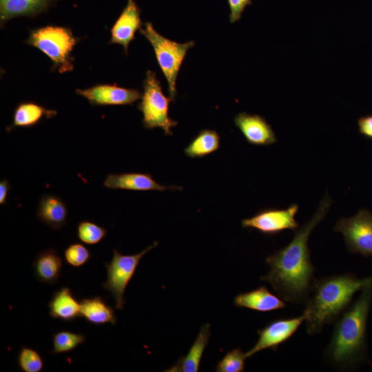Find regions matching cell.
I'll return each instance as SVG.
<instances>
[{"instance_id":"484cf974","label":"cell","mask_w":372,"mask_h":372,"mask_svg":"<svg viewBox=\"0 0 372 372\" xmlns=\"http://www.w3.org/2000/svg\"><path fill=\"white\" fill-rule=\"evenodd\" d=\"M19 368L23 372H41L44 363L38 351L30 347H23L17 357Z\"/></svg>"},{"instance_id":"e0dca14e","label":"cell","mask_w":372,"mask_h":372,"mask_svg":"<svg viewBox=\"0 0 372 372\" xmlns=\"http://www.w3.org/2000/svg\"><path fill=\"white\" fill-rule=\"evenodd\" d=\"M68 215V207L60 197L45 194L40 199L37 216L54 230L59 229L66 224Z\"/></svg>"},{"instance_id":"4dcf8cb0","label":"cell","mask_w":372,"mask_h":372,"mask_svg":"<svg viewBox=\"0 0 372 372\" xmlns=\"http://www.w3.org/2000/svg\"><path fill=\"white\" fill-rule=\"evenodd\" d=\"M10 185L8 180L2 179L0 181V205H5L7 202L8 194Z\"/></svg>"},{"instance_id":"cb8c5ba5","label":"cell","mask_w":372,"mask_h":372,"mask_svg":"<svg viewBox=\"0 0 372 372\" xmlns=\"http://www.w3.org/2000/svg\"><path fill=\"white\" fill-rule=\"evenodd\" d=\"M85 336L83 333L70 331H60L55 333L52 337L53 354L69 353L78 346L85 342Z\"/></svg>"},{"instance_id":"ba28073f","label":"cell","mask_w":372,"mask_h":372,"mask_svg":"<svg viewBox=\"0 0 372 372\" xmlns=\"http://www.w3.org/2000/svg\"><path fill=\"white\" fill-rule=\"evenodd\" d=\"M334 231L342 234L350 253L372 256V214L368 209H360L352 217L340 218Z\"/></svg>"},{"instance_id":"8992f818","label":"cell","mask_w":372,"mask_h":372,"mask_svg":"<svg viewBox=\"0 0 372 372\" xmlns=\"http://www.w3.org/2000/svg\"><path fill=\"white\" fill-rule=\"evenodd\" d=\"M143 92L138 109L143 114V127L147 130L161 128L165 135H172V128L178 123L169 116V106L175 99L166 96L156 74L147 70L143 84Z\"/></svg>"},{"instance_id":"8fae6325","label":"cell","mask_w":372,"mask_h":372,"mask_svg":"<svg viewBox=\"0 0 372 372\" xmlns=\"http://www.w3.org/2000/svg\"><path fill=\"white\" fill-rule=\"evenodd\" d=\"M76 93L86 99L93 106L132 105L142 96L138 90L122 87L116 84H100L84 90L77 89Z\"/></svg>"},{"instance_id":"4316f807","label":"cell","mask_w":372,"mask_h":372,"mask_svg":"<svg viewBox=\"0 0 372 372\" xmlns=\"http://www.w3.org/2000/svg\"><path fill=\"white\" fill-rule=\"evenodd\" d=\"M246 353L240 348L227 352L216 367V372H242L244 371Z\"/></svg>"},{"instance_id":"44dd1931","label":"cell","mask_w":372,"mask_h":372,"mask_svg":"<svg viewBox=\"0 0 372 372\" xmlns=\"http://www.w3.org/2000/svg\"><path fill=\"white\" fill-rule=\"evenodd\" d=\"M80 316L93 325H115L117 321L114 309L100 296L81 300Z\"/></svg>"},{"instance_id":"3957f363","label":"cell","mask_w":372,"mask_h":372,"mask_svg":"<svg viewBox=\"0 0 372 372\" xmlns=\"http://www.w3.org/2000/svg\"><path fill=\"white\" fill-rule=\"evenodd\" d=\"M371 282L372 275L360 278L351 273L316 279L303 311L307 333H319L325 325L336 321L355 293Z\"/></svg>"},{"instance_id":"5bb4252c","label":"cell","mask_w":372,"mask_h":372,"mask_svg":"<svg viewBox=\"0 0 372 372\" xmlns=\"http://www.w3.org/2000/svg\"><path fill=\"white\" fill-rule=\"evenodd\" d=\"M103 186L114 189L133 191L182 190L179 186H165L157 183L149 173L128 172L110 174L103 181Z\"/></svg>"},{"instance_id":"83f0119b","label":"cell","mask_w":372,"mask_h":372,"mask_svg":"<svg viewBox=\"0 0 372 372\" xmlns=\"http://www.w3.org/2000/svg\"><path fill=\"white\" fill-rule=\"evenodd\" d=\"M67 264L73 267H81L85 265L92 257L89 249L81 242L69 245L63 252Z\"/></svg>"},{"instance_id":"5b68a950","label":"cell","mask_w":372,"mask_h":372,"mask_svg":"<svg viewBox=\"0 0 372 372\" xmlns=\"http://www.w3.org/2000/svg\"><path fill=\"white\" fill-rule=\"evenodd\" d=\"M152 45L157 63L168 85L169 96L175 99L176 80L178 72L188 50L194 47V41L178 43L159 34L151 22L143 24L139 30Z\"/></svg>"},{"instance_id":"9a60e30c","label":"cell","mask_w":372,"mask_h":372,"mask_svg":"<svg viewBox=\"0 0 372 372\" xmlns=\"http://www.w3.org/2000/svg\"><path fill=\"white\" fill-rule=\"evenodd\" d=\"M234 305L260 312L282 309L287 307L285 301L271 293L265 286L252 291L238 294Z\"/></svg>"},{"instance_id":"52a82bcc","label":"cell","mask_w":372,"mask_h":372,"mask_svg":"<svg viewBox=\"0 0 372 372\" xmlns=\"http://www.w3.org/2000/svg\"><path fill=\"white\" fill-rule=\"evenodd\" d=\"M158 244V242L155 241L141 252L134 255H124L117 249H113L111 261L105 262L107 278L105 282L102 284V288L112 296L116 309H123L126 302L124 298L126 287L133 277L141 258Z\"/></svg>"},{"instance_id":"f1b7e54d","label":"cell","mask_w":372,"mask_h":372,"mask_svg":"<svg viewBox=\"0 0 372 372\" xmlns=\"http://www.w3.org/2000/svg\"><path fill=\"white\" fill-rule=\"evenodd\" d=\"M229 8V21L234 23L241 19L247 6L252 4V0H227Z\"/></svg>"},{"instance_id":"603a6c76","label":"cell","mask_w":372,"mask_h":372,"mask_svg":"<svg viewBox=\"0 0 372 372\" xmlns=\"http://www.w3.org/2000/svg\"><path fill=\"white\" fill-rule=\"evenodd\" d=\"M220 141V136L216 131L203 130L185 148L184 153L191 158L205 157L219 149Z\"/></svg>"},{"instance_id":"ffe728a7","label":"cell","mask_w":372,"mask_h":372,"mask_svg":"<svg viewBox=\"0 0 372 372\" xmlns=\"http://www.w3.org/2000/svg\"><path fill=\"white\" fill-rule=\"evenodd\" d=\"M210 335L209 324L203 325L187 355L179 358L172 367L165 371L197 372Z\"/></svg>"},{"instance_id":"6da1fadb","label":"cell","mask_w":372,"mask_h":372,"mask_svg":"<svg viewBox=\"0 0 372 372\" xmlns=\"http://www.w3.org/2000/svg\"><path fill=\"white\" fill-rule=\"evenodd\" d=\"M331 203L326 192L311 219L294 231L287 246L265 259L270 270L260 280L269 283L284 301L305 302L311 293L316 278L308 241L311 231L325 217Z\"/></svg>"},{"instance_id":"7c38bea8","label":"cell","mask_w":372,"mask_h":372,"mask_svg":"<svg viewBox=\"0 0 372 372\" xmlns=\"http://www.w3.org/2000/svg\"><path fill=\"white\" fill-rule=\"evenodd\" d=\"M234 121L251 145L265 146L277 141L276 135L271 125L258 114L240 112L234 117Z\"/></svg>"},{"instance_id":"f546056e","label":"cell","mask_w":372,"mask_h":372,"mask_svg":"<svg viewBox=\"0 0 372 372\" xmlns=\"http://www.w3.org/2000/svg\"><path fill=\"white\" fill-rule=\"evenodd\" d=\"M359 132L365 138L372 140V114L360 117L358 120Z\"/></svg>"},{"instance_id":"d6986e66","label":"cell","mask_w":372,"mask_h":372,"mask_svg":"<svg viewBox=\"0 0 372 372\" xmlns=\"http://www.w3.org/2000/svg\"><path fill=\"white\" fill-rule=\"evenodd\" d=\"M57 112L32 101L19 103L14 110L13 122L6 128L10 132L14 127H30L38 124L43 118H51Z\"/></svg>"},{"instance_id":"4fadbf2b","label":"cell","mask_w":372,"mask_h":372,"mask_svg":"<svg viewBox=\"0 0 372 372\" xmlns=\"http://www.w3.org/2000/svg\"><path fill=\"white\" fill-rule=\"evenodd\" d=\"M142 28L141 10L134 0H127V5L112 25L110 43L123 46L127 54L130 43L135 39V33Z\"/></svg>"},{"instance_id":"30bf717a","label":"cell","mask_w":372,"mask_h":372,"mask_svg":"<svg viewBox=\"0 0 372 372\" xmlns=\"http://www.w3.org/2000/svg\"><path fill=\"white\" fill-rule=\"evenodd\" d=\"M306 314L291 318L276 319L265 327L258 330V340L255 345L246 352L247 358L267 349L276 351L278 347L287 341L305 321Z\"/></svg>"},{"instance_id":"ac0fdd59","label":"cell","mask_w":372,"mask_h":372,"mask_svg":"<svg viewBox=\"0 0 372 372\" xmlns=\"http://www.w3.org/2000/svg\"><path fill=\"white\" fill-rule=\"evenodd\" d=\"M49 315L52 318L69 322L80 316V302L69 287H61L52 296L48 303Z\"/></svg>"},{"instance_id":"277c9868","label":"cell","mask_w":372,"mask_h":372,"mask_svg":"<svg viewBox=\"0 0 372 372\" xmlns=\"http://www.w3.org/2000/svg\"><path fill=\"white\" fill-rule=\"evenodd\" d=\"M79 40L70 28L47 25L32 30L25 43L45 54L52 61V68L63 73L73 69L71 54Z\"/></svg>"},{"instance_id":"7402d4cb","label":"cell","mask_w":372,"mask_h":372,"mask_svg":"<svg viewBox=\"0 0 372 372\" xmlns=\"http://www.w3.org/2000/svg\"><path fill=\"white\" fill-rule=\"evenodd\" d=\"M50 0H0L1 24L13 17L35 14L45 9Z\"/></svg>"},{"instance_id":"2e32d148","label":"cell","mask_w":372,"mask_h":372,"mask_svg":"<svg viewBox=\"0 0 372 372\" xmlns=\"http://www.w3.org/2000/svg\"><path fill=\"white\" fill-rule=\"evenodd\" d=\"M32 267L36 278L42 283H56L63 268V258L54 248L41 251L35 257Z\"/></svg>"},{"instance_id":"7a4b0ae2","label":"cell","mask_w":372,"mask_h":372,"mask_svg":"<svg viewBox=\"0 0 372 372\" xmlns=\"http://www.w3.org/2000/svg\"><path fill=\"white\" fill-rule=\"evenodd\" d=\"M372 305V282L336 320L325 357L336 367L356 369L371 363L368 355L367 322Z\"/></svg>"},{"instance_id":"d4e9b609","label":"cell","mask_w":372,"mask_h":372,"mask_svg":"<svg viewBox=\"0 0 372 372\" xmlns=\"http://www.w3.org/2000/svg\"><path fill=\"white\" fill-rule=\"evenodd\" d=\"M107 233L106 228L90 220H81L77 225L79 240L88 245L99 243L106 236Z\"/></svg>"},{"instance_id":"9c48e42d","label":"cell","mask_w":372,"mask_h":372,"mask_svg":"<svg viewBox=\"0 0 372 372\" xmlns=\"http://www.w3.org/2000/svg\"><path fill=\"white\" fill-rule=\"evenodd\" d=\"M299 207L292 204L286 209L265 208L258 211L250 218L241 221L244 228L254 229L268 235H276L286 229L296 231L299 223L296 220Z\"/></svg>"}]
</instances>
